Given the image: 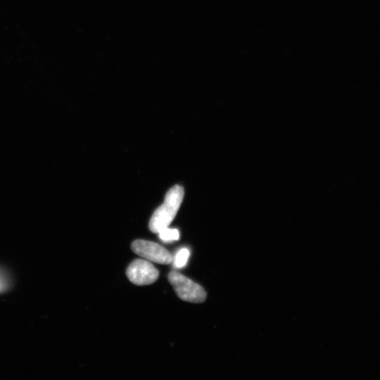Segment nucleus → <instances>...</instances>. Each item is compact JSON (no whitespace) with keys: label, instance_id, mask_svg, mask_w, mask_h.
I'll return each instance as SVG.
<instances>
[{"label":"nucleus","instance_id":"5","mask_svg":"<svg viewBox=\"0 0 380 380\" xmlns=\"http://www.w3.org/2000/svg\"><path fill=\"white\" fill-rule=\"evenodd\" d=\"M190 256L189 250L187 248H182L179 250L175 256L173 257V265L175 268H182L184 267Z\"/></svg>","mask_w":380,"mask_h":380},{"label":"nucleus","instance_id":"1","mask_svg":"<svg viewBox=\"0 0 380 380\" xmlns=\"http://www.w3.org/2000/svg\"><path fill=\"white\" fill-rule=\"evenodd\" d=\"M184 198V189L180 185L171 188L166 195L164 202L153 215L150 221V230L159 233L169 227L180 207Z\"/></svg>","mask_w":380,"mask_h":380},{"label":"nucleus","instance_id":"7","mask_svg":"<svg viewBox=\"0 0 380 380\" xmlns=\"http://www.w3.org/2000/svg\"><path fill=\"white\" fill-rule=\"evenodd\" d=\"M6 288V282L3 277H2L1 275H0V292L4 291Z\"/></svg>","mask_w":380,"mask_h":380},{"label":"nucleus","instance_id":"3","mask_svg":"<svg viewBox=\"0 0 380 380\" xmlns=\"http://www.w3.org/2000/svg\"><path fill=\"white\" fill-rule=\"evenodd\" d=\"M133 252L145 259L159 264L173 263V257L164 247L150 241L138 240L131 245Z\"/></svg>","mask_w":380,"mask_h":380},{"label":"nucleus","instance_id":"6","mask_svg":"<svg viewBox=\"0 0 380 380\" xmlns=\"http://www.w3.org/2000/svg\"><path fill=\"white\" fill-rule=\"evenodd\" d=\"M159 239L164 243H169L178 241L180 239V232L176 229L165 228L159 233Z\"/></svg>","mask_w":380,"mask_h":380},{"label":"nucleus","instance_id":"4","mask_svg":"<svg viewBox=\"0 0 380 380\" xmlns=\"http://www.w3.org/2000/svg\"><path fill=\"white\" fill-rule=\"evenodd\" d=\"M126 275L132 283L144 286L155 282L159 273L149 261L137 259L127 268Z\"/></svg>","mask_w":380,"mask_h":380},{"label":"nucleus","instance_id":"2","mask_svg":"<svg viewBox=\"0 0 380 380\" xmlns=\"http://www.w3.org/2000/svg\"><path fill=\"white\" fill-rule=\"evenodd\" d=\"M169 281L178 297L184 302L201 304L207 299V293L200 284L177 271L169 273Z\"/></svg>","mask_w":380,"mask_h":380}]
</instances>
